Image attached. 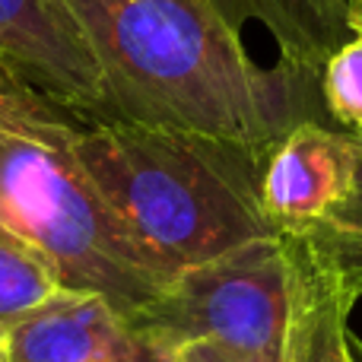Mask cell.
Wrapping results in <instances>:
<instances>
[{"label": "cell", "instance_id": "obj_2", "mask_svg": "<svg viewBox=\"0 0 362 362\" xmlns=\"http://www.w3.org/2000/svg\"><path fill=\"white\" fill-rule=\"evenodd\" d=\"M64 146L169 280L276 235L261 210L267 153L118 118L76 121Z\"/></svg>", "mask_w": 362, "mask_h": 362}, {"label": "cell", "instance_id": "obj_16", "mask_svg": "<svg viewBox=\"0 0 362 362\" xmlns=\"http://www.w3.org/2000/svg\"><path fill=\"white\" fill-rule=\"evenodd\" d=\"M0 93H4V95H32V93H29V89L16 86V83H13V80H10V76H6V74H4V70H0ZM35 99H38V95H35ZM61 112H64V108H61Z\"/></svg>", "mask_w": 362, "mask_h": 362}, {"label": "cell", "instance_id": "obj_6", "mask_svg": "<svg viewBox=\"0 0 362 362\" xmlns=\"http://www.w3.org/2000/svg\"><path fill=\"white\" fill-rule=\"evenodd\" d=\"M359 159L362 140L318 118L283 134L261 169V210L276 235L302 238L325 223L350 197Z\"/></svg>", "mask_w": 362, "mask_h": 362}, {"label": "cell", "instance_id": "obj_11", "mask_svg": "<svg viewBox=\"0 0 362 362\" xmlns=\"http://www.w3.org/2000/svg\"><path fill=\"white\" fill-rule=\"evenodd\" d=\"M302 242L321 267L331 270L346 302L356 305V299L362 296V159L350 197L321 226L302 235Z\"/></svg>", "mask_w": 362, "mask_h": 362}, {"label": "cell", "instance_id": "obj_7", "mask_svg": "<svg viewBox=\"0 0 362 362\" xmlns=\"http://www.w3.org/2000/svg\"><path fill=\"white\" fill-rule=\"evenodd\" d=\"M137 337L105 296L61 286L13 331L4 350L10 362H105Z\"/></svg>", "mask_w": 362, "mask_h": 362}, {"label": "cell", "instance_id": "obj_18", "mask_svg": "<svg viewBox=\"0 0 362 362\" xmlns=\"http://www.w3.org/2000/svg\"><path fill=\"white\" fill-rule=\"evenodd\" d=\"M356 359L362 362V344H356Z\"/></svg>", "mask_w": 362, "mask_h": 362}, {"label": "cell", "instance_id": "obj_3", "mask_svg": "<svg viewBox=\"0 0 362 362\" xmlns=\"http://www.w3.org/2000/svg\"><path fill=\"white\" fill-rule=\"evenodd\" d=\"M0 219L54 264L64 289L105 296L127 321L172 286L76 165L64 137L51 144L0 134Z\"/></svg>", "mask_w": 362, "mask_h": 362}, {"label": "cell", "instance_id": "obj_8", "mask_svg": "<svg viewBox=\"0 0 362 362\" xmlns=\"http://www.w3.org/2000/svg\"><path fill=\"white\" fill-rule=\"evenodd\" d=\"M286 248L293 267V293L283 362H359L356 344L350 340L346 327L353 302H346L331 270L315 261L302 238L286 235Z\"/></svg>", "mask_w": 362, "mask_h": 362}, {"label": "cell", "instance_id": "obj_14", "mask_svg": "<svg viewBox=\"0 0 362 362\" xmlns=\"http://www.w3.org/2000/svg\"><path fill=\"white\" fill-rule=\"evenodd\" d=\"M172 362H245L238 353L213 344V340H187L172 350Z\"/></svg>", "mask_w": 362, "mask_h": 362}, {"label": "cell", "instance_id": "obj_13", "mask_svg": "<svg viewBox=\"0 0 362 362\" xmlns=\"http://www.w3.org/2000/svg\"><path fill=\"white\" fill-rule=\"evenodd\" d=\"M70 112H61L57 105L35 95H4L0 93V134H23L35 140H57L64 137L70 124H76Z\"/></svg>", "mask_w": 362, "mask_h": 362}, {"label": "cell", "instance_id": "obj_1", "mask_svg": "<svg viewBox=\"0 0 362 362\" xmlns=\"http://www.w3.org/2000/svg\"><path fill=\"white\" fill-rule=\"evenodd\" d=\"M105 83L102 118L187 131L270 153L318 108V76L261 67L200 0H67Z\"/></svg>", "mask_w": 362, "mask_h": 362}, {"label": "cell", "instance_id": "obj_19", "mask_svg": "<svg viewBox=\"0 0 362 362\" xmlns=\"http://www.w3.org/2000/svg\"><path fill=\"white\" fill-rule=\"evenodd\" d=\"M0 362H10V359H6V350H0Z\"/></svg>", "mask_w": 362, "mask_h": 362}, {"label": "cell", "instance_id": "obj_17", "mask_svg": "<svg viewBox=\"0 0 362 362\" xmlns=\"http://www.w3.org/2000/svg\"><path fill=\"white\" fill-rule=\"evenodd\" d=\"M146 362H172V350H165V346L156 344V350L146 356Z\"/></svg>", "mask_w": 362, "mask_h": 362}, {"label": "cell", "instance_id": "obj_12", "mask_svg": "<svg viewBox=\"0 0 362 362\" xmlns=\"http://www.w3.org/2000/svg\"><path fill=\"white\" fill-rule=\"evenodd\" d=\"M318 89L327 118L362 140V32H353L325 61Z\"/></svg>", "mask_w": 362, "mask_h": 362}, {"label": "cell", "instance_id": "obj_4", "mask_svg": "<svg viewBox=\"0 0 362 362\" xmlns=\"http://www.w3.org/2000/svg\"><path fill=\"white\" fill-rule=\"evenodd\" d=\"M289 293L286 235H267L181 270L131 327L165 350L213 340L245 362H283Z\"/></svg>", "mask_w": 362, "mask_h": 362}, {"label": "cell", "instance_id": "obj_9", "mask_svg": "<svg viewBox=\"0 0 362 362\" xmlns=\"http://www.w3.org/2000/svg\"><path fill=\"white\" fill-rule=\"evenodd\" d=\"M232 32L257 23L276 42L280 61L321 76L325 61L353 35L346 0H200Z\"/></svg>", "mask_w": 362, "mask_h": 362}, {"label": "cell", "instance_id": "obj_5", "mask_svg": "<svg viewBox=\"0 0 362 362\" xmlns=\"http://www.w3.org/2000/svg\"><path fill=\"white\" fill-rule=\"evenodd\" d=\"M0 70L80 121L105 115L99 57L67 0H0Z\"/></svg>", "mask_w": 362, "mask_h": 362}, {"label": "cell", "instance_id": "obj_15", "mask_svg": "<svg viewBox=\"0 0 362 362\" xmlns=\"http://www.w3.org/2000/svg\"><path fill=\"white\" fill-rule=\"evenodd\" d=\"M346 19L353 32H362V0H346Z\"/></svg>", "mask_w": 362, "mask_h": 362}, {"label": "cell", "instance_id": "obj_10", "mask_svg": "<svg viewBox=\"0 0 362 362\" xmlns=\"http://www.w3.org/2000/svg\"><path fill=\"white\" fill-rule=\"evenodd\" d=\"M61 289L54 264L0 219V350L35 308Z\"/></svg>", "mask_w": 362, "mask_h": 362}]
</instances>
